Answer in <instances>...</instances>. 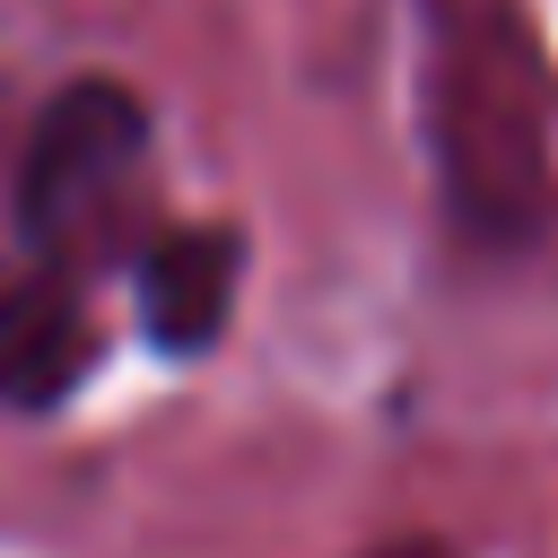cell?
<instances>
[{"instance_id": "cell-4", "label": "cell", "mask_w": 558, "mask_h": 558, "mask_svg": "<svg viewBox=\"0 0 558 558\" xmlns=\"http://www.w3.org/2000/svg\"><path fill=\"white\" fill-rule=\"evenodd\" d=\"M375 558H453V549H436V541H392V549H375Z\"/></svg>"}, {"instance_id": "cell-1", "label": "cell", "mask_w": 558, "mask_h": 558, "mask_svg": "<svg viewBox=\"0 0 558 558\" xmlns=\"http://www.w3.org/2000/svg\"><path fill=\"white\" fill-rule=\"evenodd\" d=\"M148 157H157V113L131 78L113 70H70L9 166V235L44 262H61L70 279L96 288V270H131L140 253V192H148Z\"/></svg>"}, {"instance_id": "cell-2", "label": "cell", "mask_w": 558, "mask_h": 558, "mask_svg": "<svg viewBox=\"0 0 558 558\" xmlns=\"http://www.w3.org/2000/svg\"><path fill=\"white\" fill-rule=\"evenodd\" d=\"M105 366V323L87 279L61 262L26 253L17 235L0 244V418H52L70 410Z\"/></svg>"}, {"instance_id": "cell-3", "label": "cell", "mask_w": 558, "mask_h": 558, "mask_svg": "<svg viewBox=\"0 0 558 558\" xmlns=\"http://www.w3.org/2000/svg\"><path fill=\"white\" fill-rule=\"evenodd\" d=\"M122 279H131V323L157 357H209L244 296V227L227 218L148 227Z\"/></svg>"}]
</instances>
